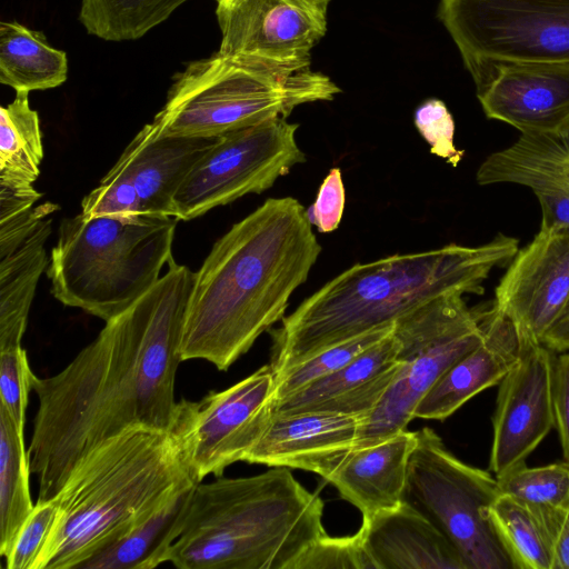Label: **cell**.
I'll list each match as a JSON object with an SVG mask.
<instances>
[{"instance_id": "6da1fadb", "label": "cell", "mask_w": 569, "mask_h": 569, "mask_svg": "<svg viewBox=\"0 0 569 569\" xmlns=\"http://www.w3.org/2000/svg\"><path fill=\"white\" fill-rule=\"evenodd\" d=\"M194 274L172 258L158 282L107 321L64 369L33 376L39 408L28 455L37 502L53 499L76 465L108 438L136 426L170 429Z\"/></svg>"}, {"instance_id": "7a4b0ae2", "label": "cell", "mask_w": 569, "mask_h": 569, "mask_svg": "<svg viewBox=\"0 0 569 569\" xmlns=\"http://www.w3.org/2000/svg\"><path fill=\"white\" fill-rule=\"evenodd\" d=\"M321 253L307 209L269 198L212 246L194 274L180 345L182 361L228 370L284 318Z\"/></svg>"}, {"instance_id": "3957f363", "label": "cell", "mask_w": 569, "mask_h": 569, "mask_svg": "<svg viewBox=\"0 0 569 569\" xmlns=\"http://www.w3.org/2000/svg\"><path fill=\"white\" fill-rule=\"evenodd\" d=\"M516 238L393 254L357 263L325 283L281 320L272 333L274 376L346 340L395 323L445 295L483 293V282L518 252Z\"/></svg>"}, {"instance_id": "277c9868", "label": "cell", "mask_w": 569, "mask_h": 569, "mask_svg": "<svg viewBox=\"0 0 569 569\" xmlns=\"http://www.w3.org/2000/svg\"><path fill=\"white\" fill-rule=\"evenodd\" d=\"M197 483L171 431L136 426L108 438L76 465L53 498L60 519L39 569H79Z\"/></svg>"}, {"instance_id": "5b68a950", "label": "cell", "mask_w": 569, "mask_h": 569, "mask_svg": "<svg viewBox=\"0 0 569 569\" xmlns=\"http://www.w3.org/2000/svg\"><path fill=\"white\" fill-rule=\"evenodd\" d=\"M321 498L289 471L194 486L167 553L179 569H293L326 535Z\"/></svg>"}, {"instance_id": "8992f818", "label": "cell", "mask_w": 569, "mask_h": 569, "mask_svg": "<svg viewBox=\"0 0 569 569\" xmlns=\"http://www.w3.org/2000/svg\"><path fill=\"white\" fill-rule=\"evenodd\" d=\"M178 220L154 213L62 219L47 268L51 295L104 322L120 316L172 259Z\"/></svg>"}, {"instance_id": "52a82bcc", "label": "cell", "mask_w": 569, "mask_h": 569, "mask_svg": "<svg viewBox=\"0 0 569 569\" xmlns=\"http://www.w3.org/2000/svg\"><path fill=\"white\" fill-rule=\"evenodd\" d=\"M340 92L321 72L288 71L217 51L174 76L163 107L149 124L163 136L214 138L287 119L298 106L331 101Z\"/></svg>"}, {"instance_id": "ba28073f", "label": "cell", "mask_w": 569, "mask_h": 569, "mask_svg": "<svg viewBox=\"0 0 569 569\" xmlns=\"http://www.w3.org/2000/svg\"><path fill=\"white\" fill-rule=\"evenodd\" d=\"M499 493L492 472L461 461L431 428L417 431L405 500L446 536L467 569H513L488 518Z\"/></svg>"}, {"instance_id": "9c48e42d", "label": "cell", "mask_w": 569, "mask_h": 569, "mask_svg": "<svg viewBox=\"0 0 569 569\" xmlns=\"http://www.w3.org/2000/svg\"><path fill=\"white\" fill-rule=\"evenodd\" d=\"M400 368L385 396L360 418L355 448L378 443L407 429L420 400L483 336L473 309L461 295L435 298L395 321Z\"/></svg>"}, {"instance_id": "30bf717a", "label": "cell", "mask_w": 569, "mask_h": 569, "mask_svg": "<svg viewBox=\"0 0 569 569\" xmlns=\"http://www.w3.org/2000/svg\"><path fill=\"white\" fill-rule=\"evenodd\" d=\"M298 127L276 118L220 136L174 193L173 217L189 221L271 188L307 160L296 139Z\"/></svg>"}, {"instance_id": "8fae6325", "label": "cell", "mask_w": 569, "mask_h": 569, "mask_svg": "<svg viewBox=\"0 0 569 569\" xmlns=\"http://www.w3.org/2000/svg\"><path fill=\"white\" fill-rule=\"evenodd\" d=\"M466 68L489 61L569 63V0H440Z\"/></svg>"}, {"instance_id": "7c38bea8", "label": "cell", "mask_w": 569, "mask_h": 569, "mask_svg": "<svg viewBox=\"0 0 569 569\" xmlns=\"http://www.w3.org/2000/svg\"><path fill=\"white\" fill-rule=\"evenodd\" d=\"M274 390L268 365L222 391L177 403L169 431L180 441L197 482L244 461L272 418Z\"/></svg>"}, {"instance_id": "4fadbf2b", "label": "cell", "mask_w": 569, "mask_h": 569, "mask_svg": "<svg viewBox=\"0 0 569 569\" xmlns=\"http://www.w3.org/2000/svg\"><path fill=\"white\" fill-rule=\"evenodd\" d=\"M331 0H216L219 52L288 71L310 69Z\"/></svg>"}, {"instance_id": "5bb4252c", "label": "cell", "mask_w": 569, "mask_h": 569, "mask_svg": "<svg viewBox=\"0 0 569 569\" xmlns=\"http://www.w3.org/2000/svg\"><path fill=\"white\" fill-rule=\"evenodd\" d=\"M555 353L543 343L522 342L518 362L499 382L489 458L496 478L525 465L555 427Z\"/></svg>"}, {"instance_id": "9a60e30c", "label": "cell", "mask_w": 569, "mask_h": 569, "mask_svg": "<svg viewBox=\"0 0 569 569\" xmlns=\"http://www.w3.org/2000/svg\"><path fill=\"white\" fill-rule=\"evenodd\" d=\"M468 70L489 119L521 133H557L569 128V63L489 61Z\"/></svg>"}, {"instance_id": "2e32d148", "label": "cell", "mask_w": 569, "mask_h": 569, "mask_svg": "<svg viewBox=\"0 0 569 569\" xmlns=\"http://www.w3.org/2000/svg\"><path fill=\"white\" fill-rule=\"evenodd\" d=\"M569 301V228L540 229L518 250L492 305L516 326L522 342L542 343Z\"/></svg>"}, {"instance_id": "e0dca14e", "label": "cell", "mask_w": 569, "mask_h": 569, "mask_svg": "<svg viewBox=\"0 0 569 569\" xmlns=\"http://www.w3.org/2000/svg\"><path fill=\"white\" fill-rule=\"evenodd\" d=\"M481 342L456 360L417 406L413 418L442 421L472 397L499 385L518 362L522 340L513 322L493 305L473 308Z\"/></svg>"}, {"instance_id": "ac0fdd59", "label": "cell", "mask_w": 569, "mask_h": 569, "mask_svg": "<svg viewBox=\"0 0 569 569\" xmlns=\"http://www.w3.org/2000/svg\"><path fill=\"white\" fill-rule=\"evenodd\" d=\"M480 186L517 183L530 188L541 209L540 229L569 228V128L557 133H521L491 153L476 173Z\"/></svg>"}, {"instance_id": "d6986e66", "label": "cell", "mask_w": 569, "mask_h": 569, "mask_svg": "<svg viewBox=\"0 0 569 569\" xmlns=\"http://www.w3.org/2000/svg\"><path fill=\"white\" fill-rule=\"evenodd\" d=\"M360 418L333 412L272 416L244 461L301 469L323 479L353 450Z\"/></svg>"}, {"instance_id": "ffe728a7", "label": "cell", "mask_w": 569, "mask_h": 569, "mask_svg": "<svg viewBox=\"0 0 569 569\" xmlns=\"http://www.w3.org/2000/svg\"><path fill=\"white\" fill-rule=\"evenodd\" d=\"M399 343L383 338L338 371L274 401L272 416L333 412L365 418L378 406L400 368Z\"/></svg>"}, {"instance_id": "44dd1931", "label": "cell", "mask_w": 569, "mask_h": 569, "mask_svg": "<svg viewBox=\"0 0 569 569\" xmlns=\"http://www.w3.org/2000/svg\"><path fill=\"white\" fill-rule=\"evenodd\" d=\"M357 532L373 569H467L446 536L406 500L362 517Z\"/></svg>"}, {"instance_id": "7402d4cb", "label": "cell", "mask_w": 569, "mask_h": 569, "mask_svg": "<svg viewBox=\"0 0 569 569\" xmlns=\"http://www.w3.org/2000/svg\"><path fill=\"white\" fill-rule=\"evenodd\" d=\"M416 443L417 431L406 429L378 443L353 449L327 481L362 517L393 509L405 500L408 463Z\"/></svg>"}, {"instance_id": "603a6c76", "label": "cell", "mask_w": 569, "mask_h": 569, "mask_svg": "<svg viewBox=\"0 0 569 569\" xmlns=\"http://www.w3.org/2000/svg\"><path fill=\"white\" fill-rule=\"evenodd\" d=\"M219 137L157 133L147 123L124 148L127 164L144 213L172 216V199L196 162Z\"/></svg>"}, {"instance_id": "cb8c5ba5", "label": "cell", "mask_w": 569, "mask_h": 569, "mask_svg": "<svg viewBox=\"0 0 569 569\" xmlns=\"http://www.w3.org/2000/svg\"><path fill=\"white\" fill-rule=\"evenodd\" d=\"M52 219H42L18 248L0 259V350L21 346L41 273L49 264L46 241Z\"/></svg>"}, {"instance_id": "d4e9b609", "label": "cell", "mask_w": 569, "mask_h": 569, "mask_svg": "<svg viewBox=\"0 0 569 569\" xmlns=\"http://www.w3.org/2000/svg\"><path fill=\"white\" fill-rule=\"evenodd\" d=\"M194 486L177 492L124 536L86 560L79 569H152L167 562L169 547Z\"/></svg>"}, {"instance_id": "484cf974", "label": "cell", "mask_w": 569, "mask_h": 569, "mask_svg": "<svg viewBox=\"0 0 569 569\" xmlns=\"http://www.w3.org/2000/svg\"><path fill=\"white\" fill-rule=\"evenodd\" d=\"M68 76L64 51L51 47L46 36L17 21L0 23V82L17 91L47 90Z\"/></svg>"}, {"instance_id": "4316f807", "label": "cell", "mask_w": 569, "mask_h": 569, "mask_svg": "<svg viewBox=\"0 0 569 569\" xmlns=\"http://www.w3.org/2000/svg\"><path fill=\"white\" fill-rule=\"evenodd\" d=\"M30 473L23 429L0 406V555L4 558L34 508Z\"/></svg>"}, {"instance_id": "83f0119b", "label": "cell", "mask_w": 569, "mask_h": 569, "mask_svg": "<svg viewBox=\"0 0 569 569\" xmlns=\"http://www.w3.org/2000/svg\"><path fill=\"white\" fill-rule=\"evenodd\" d=\"M42 159L38 112L29 104V92L17 91L13 101L0 109V184L33 186Z\"/></svg>"}, {"instance_id": "f1b7e54d", "label": "cell", "mask_w": 569, "mask_h": 569, "mask_svg": "<svg viewBox=\"0 0 569 569\" xmlns=\"http://www.w3.org/2000/svg\"><path fill=\"white\" fill-rule=\"evenodd\" d=\"M488 518L513 569H552L548 533L530 506L500 492L488 509Z\"/></svg>"}, {"instance_id": "f546056e", "label": "cell", "mask_w": 569, "mask_h": 569, "mask_svg": "<svg viewBox=\"0 0 569 569\" xmlns=\"http://www.w3.org/2000/svg\"><path fill=\"white\" fill-rule=\"evenodd\" d=\"M189 0H81L79 20L88 33L106 41L143 37Z\"/></svg>"}, {"instance_id": "4dcf8cb0", "label": "cell", "mask_w": 569, "mask_h": 569, "mask_svg": "<svg viewBox=\"0 0 569 569\" xmlns=\"http://www.w3.org/2000/svg\"><path fill=\"white\" fill-rule=\"evenodd\" d=\"M393 327L395 323L381 327L329 347L274 376V401L283 399L343 368L363 351L390 335Z\"/></svg>"}, {"instance_id": "1f68e13d", "label": "cell", "mask_w": 569, "mask_h": 569, "mask_svg": "<svg viewBox=\"0 0 569 569\" xmlns=\"http://www.w3.org/2000/svg\"><path fill=\"white\" fill-rule=\"evenodd\" d=\"M500 492L510 495L533 508L569 506V462L539 467L526 463L497 478Z\"/></svg>"}, {"instance_id": "d6a6232c", "label": "cell", "mask_w": 569, "mask_h": 569, "mask_svg": "<svg viewBox=\"0 0 569 569\" xmlns=\"http://www.w3.org/2000/svg\"><path fill=\"white\" fill-rule=\"evenodd\" d=\"M84 217H136L143 214L133 180L119 157L113 167L81 201Z\"/></svg>"}, {"instance_id": "836d02e7", "label": "cell", "mask_w": 569, "mask_h": 569, "mask_svg": "<svg viewBox=\"0 0 569 569\" xmlns=\"http://www.w3.org/2000/svg\"><path fill=\"white\" fill-rule=\"evenodd\" d=\"M60 519L56 499L37 502L6 557L8 569H39L42 556Z\"/></svg>"}, {"instance_id": "e575fe53", "label": "cell", "mask_w": 569, "mask_h": 569, "mask_svg": "<svg viewBox=\"0 0 569 569\" xmlns=\"http://www.w3.org/2000/svg\"><path fill=\"white\" fill-rule=\"evenodd\" d=\"M293 569H373L358 532L353 536L315 540L299 557Z\"/></svg>"}, {"instance_id": "d590c367", "label": "cell", "mask_w": 569, "mask_h": 569, "mask_svg": "<svg viewBox=\"0 0 569 569\" xmlns=\"http://www.w3.org/2000/svg\"><path fill=\"white\" fill-rule=\"evenodd\" d=\"M33 376L27 352L21 346L0 350V406L21 429H24Z\"/></svg>"}, {"instance_id": "8d00e7d4", "label": "cell", "mask_w": 569, "mask_h": 569, "mask_svg": "<svg viewBox=\"0 0 569 569\" xmlns=\"http://www.w3.org/2000/svg\"><path fill=\"white\" fill-rule=\"evenodd\" d=\"M415 126L432 154L458 166L463 150L455 146V121L443 101L432 98L422 102L415 111Z\"/></svg>"}, {"instance_id": "74e56055", "label": "cell", "mask_w": 569, "mask_h": 569, "mask_svg": "<svg viewBox=\"0 0 569 569\" xmlns=\"http://www.w3.org/2000/svg\"><path fill=\"white\" fill-rule=\"evenodd\" d=\"M346 191L341 169L333 167L323 179L315 202L307 209L309 220L320 233L335 231L342 219Z\"/></svg>"}, {"instance_id": "f35d334b", "label": "cell", "mask_w": 569, "mask_h": 569, "mask_svg": "<svg viewBox=\"0 0 569 569\" xmlns=\"http://www.w3.org/2000/svg\"><path fill=\"white\" fill-rule=\"evenodd\" d=\"M58 210V204L44 202L0 221V259L12 253L42 219Z\"/></svg>"}, {"instance_id": "ab89813d", "label": "cell", "mask_w": 569, "mask_h": 569, "mask_svg": "<svg viewBox=\"0 0 569 569\" xmlns=\"http://www.w3.org/2000/svg\"><path fill=\"white\" fill-rule=\"evenodd\" d=\"M553 416L563 460L569 462V351L556 357L553 369Z\"/></svg>"}, {"instance_id": "60d3db41", "label": "cell", "mask_w": 569, "mask_h": 569, "mask_svg": "<svg viewBox=\"0 0 569 569\" xmlns=\"http://www.w3.org/2000/svg\"><path fill=\"white\" fill-rule=\"evenodd\" d=\"M548 533L552 569H569V506L563 508H533Z\"/></svg>"}, {"instance_id": "b9f144b4", "label": "cell", "mask_w": 569, "mask_h": 569, "mask_svg": "<svg viewBox=\"0 0 569 569\" xmlns=\"http://www.w3.org/2000/svg\"><path fill=\"white\" fill-rule=\"evenodd\" d=\"M542 343L556 353L569 351V301Z\"/></svg>"}]
</instances>
